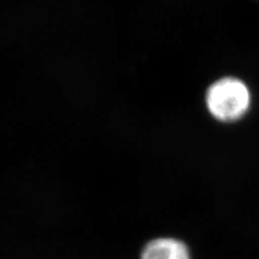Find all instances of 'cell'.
I'll return each mask as SVG.
<instances>
[{"label":"cell","mask_w":259,"mask_h":259,"mask_svg":"<svg viewBox=\"0 0 259 259\" xmlns=\"http://www.w3.org/2000/svg\"><path fill=\"white\" fill-rule=\"evenodd\" d=\"M140 259H192V256L184 241L172 237H160L146 243Z\"/></svg>","instance_id":"2"},{"label":"cell","mask_w":259,"mask_h":259,"mask_svg":"<svg viewBox=\"0 0 259 259\" xmlns=\"http://www.w3.org/2000/svg\"><path fill=\"white\" fill-rule=\"evenodd\" d=\"M252 95L245 82L239 78L225 77L210 84L205 104L208 112L221 122H236L249 110Z\"/></svg>","instance_id":"1"}]
</instances>
